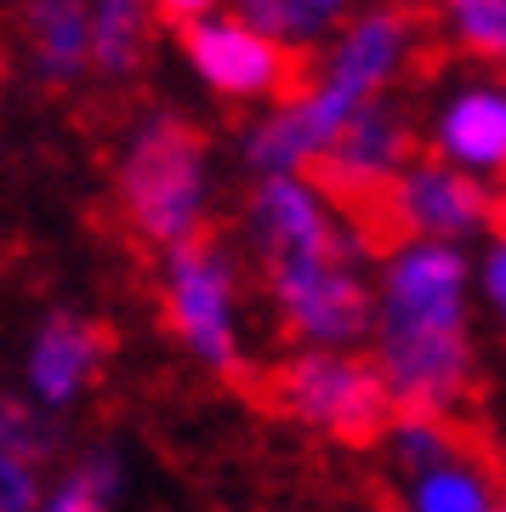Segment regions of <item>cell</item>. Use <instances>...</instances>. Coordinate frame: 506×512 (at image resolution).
Wrapping results in <instances>:
<instances>
[{"instance_id":"d6986e66","label":"cell","mask_w":506,"mask_h":512,"mask_svg":"<svg viewBox=\"0 0 506 512\" xmlns=\"http://www.w3.org/2000/svg\"><path fill=\"white\" fill-rule=\"evenodd\" d=\"M0 450L29 456V461H40L52 450V427H46L23 399H12V393H0Z\"/></svg>"},{"instance_id":"44dd1931","label":"cell","mask_w":506,"mask_h":512,"mask_svg":"<svg viewBox=\"0 0 506 512\" xmlns=\"http://www.w3.org/2000/svg\"><path fill=\"white\" fill-rule=\"evenodd\" d=\"M484 296H489V313H495V325L506 336V222L495 228L489 239V256H484Z\"/></svg>"},{"instance_id":"6da1fadb","label":"cell","mask_w":506,"mask_h":512,"mask_svg":"<svg viewBox=\"0 0 506 512\" xmlns=\"http://www.w3.org/2000/svg\"><path fill=\"white\" fill-rule=\"evenodd\" d=\"M376 370L398 416H444L472 393L467 262L455 245L410 239L387 256L376 308Z\"/></svg>"},{"instance_id":"4fadbf2b","label":"cell","mask_w":506,"mask_h":512,"mask_svg":"<svg viewBox=\"0 0 506 512\" xmlns=\"http://www.w3.org/2000/svg\"><path fill=\"white\" fill-rule=\"evenodd\" d=\"M495 507H501L495 467L467 444L444 467H433V473H421L410 484V512H495Z\"/></svg>"},{"instance_id":"8fae6325","label":"cell","mask_w":506,"mask_h":512,"mask_svg":"<svg viewBox=\"0 0 506 512\" xmlns=\"http://www.w3.org/2000/svg\"><path fill=\"white\" fill-rule=\"evenodd\" d=\"M23 46L46 86H74L86 63H97L91 0H29L23 6Z\"/></svg>"},{"instance_id":"ba28073f","label":"cell","mask_w":506,"mask_h":512,"mask_svg":"<svg viewBox=\"0 0 506 512\" xmlns=\"http://www.w3.org/2000/svg\"><path fill=\"white\" fill-rule=\"evenodd\" d=\"M398 217H404V234L410 239H438V245H450V239H461V234L501 228L506 205L495 200L472 171H461V165L416 160L398 177Z\"/></svg>"},{"instance_id":"ffe728a7","label":"cell","mask_w":506,"mask_h":512,"mask_svg":"<svg viewBox=\"0 0 506 512\" xmlns=\"http://www.w3.org/2000/svg\"><path fill=\"white\" fill-rule=\"evenodd\" d=\"M40 507H46V495H40L35 461L0 450V512H40Z\"/></svg>"},{"instance_id":"9c48e42d","label":"cell","mask_w":506,"mask_h":512,"mask_svg":"<svg viewBox=\"0 0 506 512\" xmlns=\"http://www.w3.org/2000/svg\"><path fill=\"white\" fill-rule=\"evenodd\" d=\"M416 40H421V18L410 6H376V12L347 23V35L330 52L325 80L336 92H347L353 103H381V92L416 57Z\"/></svg>"},{"instance_id":"5b68a950","label":"cell","mask_w":506,"mask_h":512,"mask_svg":"<svg viewBox=\"0 0 506 512\" xmlns=\"http://www.w3.org/2000/svg\"><path fill=\"white\" fill-rule=\"evenodd\" d=\"M182 52L194 63V74L211 86L217 97H273L279 109L308 97L313 80V57L285 46V40L262 35L239 18H205L182 29Z\"/></svg>"},{"instance_id":"603a6c76","label":"cell","mask_w":506,"mask_h":512,"mask_svg":"<svg viewBox=\"0 0 506 512\" xmlns=\"http://www.w3.org/2000/svg\"><path fill=\"white\" fill-rule=\"evenodd\" d=\"M495 512H506V501H501V507H495Z\"/></svg>"},{"instance_id":"3957f363","label":"cell","mask_w":506,"mask_h":512,"mask_svg":"<svg viewBox=\"0 0 506 512\" xmlns=\"http://www.w3.org/2000/svg\"><path fill=\"white\" fill-rule=\"evenodd\" d=\"M262 393H273V404L296 416L302 427H319L342 444H376L393 433L398 404L393 387L376 365H364L353 353H290L285 365L268 370Z\"/></svg>"},{"instance_id":"7a4b0ae2","label":"cell","mask_w":506,"mask_h":512,"mask_svg":"<svg viewBox=\"0 0 506 512\" xmlns=\"http://www.w3.org/2000/svg\"><path fill=\"white\" fill-rule=\"evenodd\" d=\"M120 217L143 245L177 251L205 234V137L177 114H148L114 171Z\"/></svg>"},{"instance_id":"52a82bcc","label":"cell","mask_w":506,"mask_h":512,"mask_svg":"<svg viewBox=\"0 0 506 512\" xmlns=\"http://www.w3.org/2000/svg\"><path fill=\"white\" fill-rule=\"evenodd\" d=\"M251 234L262 245L268 268H285V262H342L347 256L342 217L302 177H262V188L251 194Z\"/></svg>"},{"instance_id":"2e32d148","label":"cell","mask_w":506,"mask_h":512,"mask_svg":"<svg viewBox=\"0 0 506 512\" xmlns=\"http://www.w3.org/2000/svg\"><path fill=\"white\" fill-rule=\"evenodd\" d=\"M387 450H393L398 473L416 484L421 473L444 467V461L461 450V433H455L444 416H398V421H393V433H387Z\"/></svg>"},{"instance_id":"9a60e30c","label":"cell","mask_w":506,"mask_h":512,"mask_svg":"<svg viewBox=\"0 0 506 512\" xmlns=\"http://www.w3.org/2000/svg\"><path fill=\"white\" fill-rule=\"evenodd\" d=\"M347 12V0H239V23H251L262 35L285 40V46H302L319 29Z\"/></svg>"},{"instance_id":"e0dca14e","label":"cell","mask_w":506,"mask_h":512,"mask_svg":"<svg viewBox=\"0 0 506 512\" xmlns=\"http://www.w3.org/2000/svg\"><path fill=\"white\" fill-rule=\"evenodd\" d=\"M444 12L461 52L506 63V0H444Z\"/></svg>"},{"instance_id":"8992f818","label":"cell","mask_w":506,"mask_h":512,"mask_svg":"<svg viewBox=\"0 0 506 512\" xmlns=\"http://www.w3.org/2000/svg\"><path fill=\"white\" fill-rule=\"evenodd\" d=\"M268 296L285 336L296 342H313V348H347L370 330V291L364 279L342 262H285V268H268Z\"/></svg>"},{"instance_id":"7402d4cb","label":"cell","mask_w":506,"mask_h":512,"mask_svg":"<svg viewBox=\"0 0 506 512\" xmlns=\"http://www.w3.org/2000/svg\"><path fill=\"white\" fill-rule=\"evenodd\" d=\"M148 6H154L165 23L188 29V23H205V18H211V6H217V0H148Z\"/></svg>"},{"instance_id":"30bf717a","label":"cell","mask_w":506,"mask_h":512,"mask_svg":"<svg viewBox=\"0 0 506 512\" xmlns=\"http://www.w3.org/2000/svg\"><path fill=\"white\" fill-rule=\"evenodd\" d=\"M109 359V330L86 313H52L29 348V387L40 404H74Z\"/></svg>"},{"instance_id":"7c38bea8","label":"cell","mask_w":506,"mask_h":512,"mask_svg":"<svg viewBox=\"0 0 506 512\" xmlns=\"http://www.w3.org/2000/svg\"><path fill=\"white\" fill-rule=\"evenodd\" d=\"M438 160L461 171H506V92L467 86L438 114Z\"/></svg>"},{"instance_id":"5bb4252c","label":"cell","mask_w":506,"mask_h":512,"mask_svg":"<svg viewBox=\"0 0 506 512\" xmlns=\"http://www.w3.org/2000/svg\"><path fill=\"white\" fill-rule=\"evenodd\" d=\"M143 6L148 0H91V35H97V69L126 80L143 57Z\"/></svg>"},{"instance_id":"ac0fdd59","label":"cell","mask_w":506,"mask_h":512,"mask_svg":"<svg viewBox=\"0 0 506 512\" xmlns=\"http://www.w3.org/2000/svg\"><path fill=\"white\" fill-rule=\"evenodd\" d=\"M114 484H120L114 456H86L80 467H69V473L57 478V490L46 495L40 512H109L114 507Z\"/></svg>"},{"instance_id":"277c9868","label":"cell","mask_w":506,"mask_h":512,"mask_svg":"<svg viewBox=\"0 0 506 512\" xmlns=\"http://www.w3.org/2000/svg\"><path fill=\"white\" fill-rule=\"evenodd\" d=\"M234 302H239V268L211 234L165 251V325L177 330V342L199 365L222 370V376L245 370Z\"/></svg>"}]
</instances>
